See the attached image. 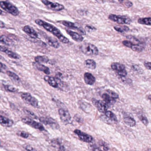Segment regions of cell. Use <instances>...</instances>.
<instances>
[{
  "label": "cell",
  "mask_w": 151,
  "mask_h": 151,
  "mask_svg": "<svg viewBox=\"0 0 151 151\" xmlns=\"http://www.w3.org/2000/svg\"><path fill=\"white\" fill-rule=\"evenodd\" d=\"M124 121L125 123L128 126L132 127L136 126V121L132 117L130 116L127 115H124Z\"/></svg>",
  "instance_id": "7402d4cb"
},
{
  "label": "cell",
  "mask_w": 151,
  "mask_h": 151,
  "mask_svg": "<svg viewBox=\"0 0 151 151\" xmlns=\"http://www.w3.org/2000/svg\"><path fill=\"white\" fill-rule=\"evenodd\" d=\"M6 73L9 76L13 78V80H15L16 81H20V78H19V77L16 74H15V73H14V72L11 71H7Z\"/></svg>",
  "instance_id": "836d02e7"
},
{
  "label": "cell",
  "mask_w": 151,
  "mask_h": 151,
  "mask_svg": "<svg viewBox=\"0 0 151 151\" xmlns=\"http://www.w3.org/2000/svg\"><path fill=\"white\" fill-rule=\"evenodd\" d=\"M85 28H86V30H88V31L96 30V28L95 27H94L93 26L89 25H86V26L85 27Z\"/></svg>",
  "instance_id": "60d3db41"
},
{
  "label": "cell",
  "mask_w": 151,
  "mask_h": 151,
  "mask_svg": "<svg viewBox=\"0 0 151 151\" xmlns=\"http://www.w3.org/2000/svg\"><path fill=\"white\" fill-rule=\"evenodd\" d=\"M84 64L87 68L91 70H95L96 68L97 64L95 61L91 59L86 60L84 62Z\"/></svg>",
  "instance_id": "484cf974"
},
{
  "label": "cell",
  "mask_w": 151,
  "mask_h": 151,
  "mask_svg": "<svg viewBox=\"0 0 151 151\" xmlns=\"http://www.w3.org/2000/svg\"><path fill=\"white\" fill-rule=\"evenodd\" d=\"M109 20L120 25H129L132 22L130 18L125 16L117 15L111 14L108 16Z\"/></svg>",
  "instance_id": "277c9868"
},
{
  "label": "cell",
  "mask_w": 151,
  "mask_h": 151,
  "mask_svg": "<svg viewBox=\"0 0 151 151\" xmlns=\"http://www.w3.org/2000/svg\"><path fill=\"white\" fill-rule=\"evenodd\" d=\"M67 32L68 35L71 36V37L73 40L78 42H82L83 40V37L80 34L77 32H74L70 30H66Z\"/></svg>",
  "instance_id": "e0dca14e"
},
{
  "label": "cell",
  "mask_w": 151,
  "mask_h": 151,
  "mask_svg": "<svg viewBox=\"0 0 151 151\" xmlns=\"http://www.w3.org/2000/svg\"><path fill=\"white\" fill-rule=\"evenodd\" d=\"M51 146L52 147L57 148V150L60 151H65V148L62 143L61 141L59 139H54L51 141Z\"/></svg>",
  "instance_id": "ffe728a7"
},
{
  "label": "cell",
  "mask_w": 151,
  "mask_h": 151,
  "mask_svg": "<svg viewBox=\"0 0 151 151\" xmlns=\"http://www.w3.org/2000/svg\"><path fill=\"white\" fill-rule=\"evenodd\" d=\"M2 72V70H1V69L0 68V72Z\"/></svg>",
  "instance_id": "681fc988"
},
{
  "label": "cell",
  "mask_w": 151,
  "mask_h": 151,
  "mask_svg": "<svg viewBox=\"0 0 151 151\" xmlns=\"http://www.w3.org/2000/svg\"><path fill=\"white\" fill-rule=\"evenodd\" d=\"M35 61L39 63H47L49 62V59L46 56H38L35 57Z\"/></svg>",
  "instance_id": "4316f807"
},
{
  "label": "cell",
  "mask_w": 151,
  "mask_h": 151,
  "mask_svg": "<svg viewBox=\"0 0 151 151\" xmlns=\"http://www.w3.org/2000/svg\"><path fill=\"white\" fill-rule=\"evenodd\" d=\"M47 43L50 46L54 47L55 48H58L60 47V45L59 42L56 39L51 37H48L47 38Z\"/></svg>",
  "instance_id": "d4e9b609"
},
{
  "label": "cell",
  "mask_w": 151,
  "mask_h": 151,
  "mask_svg": "<svg viewBox=\"0 0 151 151\" xmlns=\"http://www.w3.org/2000/svg\"><path fill=\"white\" fill-rule=\"evenodd\" d=\"M84 80L87 85H93L96 81L95 77L89 72H86L84 75Z\"/></svg>",
  "instance_id": "ac0fdd59"
},
{
  "label": "cell",
  "mask_w": 151,
  "mask_h": 151,
  "mask_svg": "<svg viewBox=\"0 0 151 151\" xmlns=\"http://www.w3.org/2000/svg\"><path fill=\"white\" fill-rule=\"evenodd\" d=\"M138 23L141 25L150 26L151 25V17H145L138 19Z\"/></svg>",
  "instance_id": "83f0119b"
},
{
  "label": "cell",
  "mask_w": 151,
  "mask_h": 151,
  "mask_svg": "<svg viewBox=\"0 0 151 151\" xmlns=\"http://www.w3.org/2000/svg\"><path fill=\"white\" fill-rule=\"evenodd\" d=\"M96 1H97V0H96Z\"/></svg>",
  "instance_id": "f907efd6"
},
{
  "label": "cell",
  "mask_w": 151,
  "mask_h": 151,
  "mask_svg": "<svg viewBox=\"0 0 151 151\" xmlns=\"http://www.w3.org/2000/svg\"><path fill=\"white\" fill-rule=\"evenodd\" d=\"M124 5H125V7H126V8H130L132 6V3L131 1H125V3H124Z\"/></svg>",
  "instance_id": "b9f144b4"
},
{
  "label": "cell",
  "mask_w": 151,
  "mask_h": 151,
  "mask_svg": "<svg viewBox=\"0 0 151 151\" xmlns=\"http://www.w3.org/2000/svg\"><path fill=\"white\" fill-rule=\"evenodd\" d=\"M122 44L125 46L131 48L132 51L136 52H141L145 48V45L143 43L141 44H135L130 41L125 40L122 41Z\"/></svg>",
  "instance_id": "8992f818"
},
{
  "label": "cell",
  "mask_w": 151,
  "mask_h": 151,
  "mask_svg": "<svg viewBox=\"0 0 151 151\" xmlns=\"http://www.w3.org/2000/svg\"><path fill=\"white\" fill-rule=\"evenodd\" d=\"M42 2L48 9L54 11H60L64 9V6L58 3H54L48 0H41Z\"/></svg>",
  "instance_id": "30bf717a"
},
{
  "label": "cell",
  "mask_w": 151,
  "mask_h": 151,
  "mask_svg": "<svg viewBox=\"0 0 151 151\" xmlns=\"http://www.w3.org/2000/svg\"><path fill=\"white\" fill-rule=\"evenodd\" d=\"M58 22H60L63 25L69 28H76L78 30V31L82 33V35H86V32L85 30L81 27H78V25H77V24H76V23H73V22H70V21H60Z\"/></svg>",
  "instance_id": "5bb4252c"
},
{
  "label": "cell",
  "mask_w": 151,
  "mask_h": 151,
  "mask_svg": "<svg viewBox=\"0 0 151 151\" xmlns=\"http://www.w3.org/2000/svg\"><path fill=\"white\" fill-rule=\"evenodd\" d=\"M23 31L30 36L32 39H37L38 37V34L37 32L31 27L29 25H26L23 27Z\"/></svg>",
  "instance_id": "9a60e30c"
},
{
  "label": "cell",
  "mask_w": 151,
  "mask_h": 151,
  "mask_svg": "<svg viewBox=\"0 0 151 151\" xmlns=\"http://www.w3.org/2000/svg\"><path fill=\"white\" fill-rule=\"evenodd\" d=\"M0 68L1 69V70H2V69L5 70V69H7V67L5 64H3L2 62H0Z\"/></svg>",
  "instance_id": "f6af8a7d"
},
{
  "label": "cell",
  "mask_w": 151,
  "mask_h": 151,
  "mask_svg": "<svg viewBox=\"0 0 151 151\" xmlns=\"http://www.w3.org/2000/svg\"><path fill=\"white\" fill-rule=\"evenodd\" d=\"M35 23L38 25L42 27L45 28L46 30L51 32L54 36H56V37L59 39L60 41L63 43L64 44L69 43V40L62 34L59 29L54 26L53 25L49 24L47 22H46L45 21L39 19H36L35 20Z\"/></svg>",
  "instance_id": "6da1fadb"
},
{
  "label": "cell",
  "mask_w": 151,
  "mask_h": 151,
  "mask_svg": "<svg viewBox=\"0 0 151 151\" xmlns=\"http://www.w3.org/2000/svg\"><path fill=\"white\" fill-rule=\"evenodd\" d=\"M5 53L8 55V56L10 58H12L13 59H19L20 58V56L16 53L13 52V51H10L9 49L7 50Z\"/></svg>",
  "instance_id": "4dcf8cb0"
},
{
  "label": "cell",
  "mask_w": 151,
  "mask_h": 151,
  "mask_svg": "<svg viewBox=\"0 0 151 151\" xmlns=\"http://www.w3.org/2000/svg\"><path fill=\"white\" fill-rule=\"evenodd\" d=\"M58 112L61 121L63 124L67 125L71 122V116L67 110L61 108L59 109Z\"/></svg>",
  "instance_id": "52a82bcc"
},
{
  "label": "cell",
  "mask_w": 151,
  "mask_h": 151,
  "mask_svg": "<svg viewBox=\"0 0 151 151\" xmlns=\"http://www.w3.org/2000/svg\"><path fill=\"white\" fill-rule=\"evenodd\" d=\"M106 93L108 95H110L114 99H117L119 98V95L116 93L111 90H106Z\"/></svg>",
  "instance_id": "d590c367"
},
{
  "label": "cell",
  "mask_w": 151,
  "mask_h": 151,
  "mask_svg": "<svg viewBox=\"0 0 151 151\" xmlns=\"http://www.w3.org/2000/svg\"><path fill=\"white\" fill-rule=\"evenodd\" d=\"M14 122L11 119L2 115H0V124L3 126L10 127L12 126Z\"/></svg>",
  "instance_id": "d6986e66"
},
{
  "label": "cell",
  "mask_w": 151,
  "mask_h": 151,
  "mask_svg": "<svg viewBox=\"0 0 151 151\" xmlns=\"http://www.w3.org/2000/svg\"><path fill=\"white\" fill-rule=\"evenodd\" d=\"M132 68L133 71L137 72L138 73H141V71L142 70L141 67H139L138 65H133L132 67Z\"/></svg>",
  "instance_id": "74e56055"
},
{
  "label": "cell",
  "mask_w": 151,
  "mask_h": 151,
  "mask_svg": "<svg viewBox=\"0 0 151 151\" xmlns=\"http://www.w3.org/2000/svg\"><path fill=\"white\" fill-rule=\"evenodd\" d=\"M32 65L35 69H37L38 71H40L44 72L47 75H49L50 74V69L47 67L41 64L39 62H33L32 63Z\"/></svg>",
  "instance_id": "2e32d148"
},
{
  "label": "cell",
  "mask_w": 151,
  "mask_h": 151,
  "mask_svg": "<svg viewBox=\"0 0 151 151\" xmlns=\"http://www.w3.org/2000/svg\"><path fill=\"white\" fill-rule=\"evenodd\" d=\"M118 76H120L121 77H126L127 75V72L126 69L125 70H122V71H119L116 72Z\"/></svg>",
  "instance_id": "8d00e7d4"
},
{
  "label": "cell",
  "mask_w": 151,
  "mask_h": 151,
  "mask_svg": "<svg viewBox=\"0 0 151 151\" xmlns=\"http://www.w3.org/2000/svg\"><path fill=\"white\" fill-rule=\"evenodd\" d=\"M20 136L21 137L26 139L29 137V134L26 132L22 131L20 133Z\"/></svg>",
  "instance_id": "f35d334b"
},
{
  "label": "cell",
  "mask_w": 151,
  "mask_h": 151,
  "mask_svg": "<svg viewBox=\"0 0 151 151\" xmlns=\"http://www.w3.org/2000/svg\"><path fill=\"white\" fill-rule=\"evenodd\" d=\"M21 121L23 122V123L25 124H27L28 126H30L32 127L37 129L39 130L43 131L45 130V128L44 126H43L42 124L40 123H39L38 122L36 121L31 118H28V117H25L21 119Z\"/></svg>",
  "instance_id": "ba28073f"
},
{
  "label": "cell",
  "mask_w": 151,
  "mask_h": 151,
  "mask_svg": "<svg viewBox=\"0 0 151 151\" xmlns=\"http://www.w3.org/2000/svg\"><path fill=\"white\" fill-rule=\"evenodd\" d=\"M102 97L104 100V101L108 105H112L115 102V99H114L112 97L106 93H103L102 95Z\"/></svg>",
  "instance_id": "603a6c76"
},
{
  "label": "cell",
  "mask_w": 151,
  "mask_h": 151,
  "mask_svg": "<svg viewBox=\"0 0 151 151\" xmlns=\"http://www.w3.org/2000/svg\"><path fill=\"white\" fill-rule=\"evenodd\" d=\"M21 97L24 102L28 105H31L35 108L39 106V102L36 98L32 96L28 93H23L21 95Z\"/></svg>",
  "instance_id": "5b68a950"
},
{
  "label": "cell",
  "mask_w": 151,
  "mask_h": 151,
  "mask_svg": "<svg viewBox=\"0 0 151 151\" xmlns=\"http://www.w3.org/2000/svg\"><path fill=\"white\" fill-rule=\"evenodd\" d=\"M80 49L83 54L87 56H97L99 52L97 47L91 43L82 44L80 47Z\"/></svg>",
  "instance_id": "7a4b0ae2"
},
{
  "label": "cell",
  "mask_w": 151,
  "mask_h": 151,
  "mask_svg": "<svg viewBox=\"0 0 151 151\" xmlns=\"http://www.w3.org/2000/svg\"><path fill=\"white\" fill-rule=\"evenodd\" d=\"M4 87L5 91L10 92H15L17 91L16 88L11 85H4Z\"/></svg>",
  "instance_id": "e575fe53"
},
{
  "label": "cell",
  "mask_w": 151,
  "mask_h": 151,
  "mask_svg": "<svg viewBox=\"0 0 151 151\" xmlns=\"http://www.w3.org/2000/svg\"><path fill=\"white\" fill-rule=\"evenodd\" d=\"M24 148H25V149H26V150H28V151H30V150H35V149H33V148H32V147L30 146H26Z\"/></svg>",
  "instance_id": "bcb514c9"
},
{
  "label": "cell",
  "mask_w": 151,
  "mask_h": 151,
  "mask_svg": "<svg viewBox=\"0 0 151 151\" xmlns=\"http://www.w3.org/2000/svg\"><path fill=\"white\" fill-rule=\"evenodd\" d=\"M92 103L100 113H104L109 109V105L103 101L93 99Z\"/></svg>",
  "instance_id": "7c38bea8"
},
{
  "label": "cell",
  "mask_w": 151,
  "mask_h": 151,
  "mask_svg": "<svg viewBox=\"0 0 151 151\" xmlns=\"http://www.w3.org/2000/svg\"><path fill=\"white\" fill-rule=\"evenodd\" d=\"M138 118L143 125H145L146 126H147L148 125L149 121L144 114H140L138 115Z\"/></svg>",
  "instance_id": "1f68e13d"
},
{
  "label": "cell",
  "mask_w": 151,
  "mask_h": 151,
  "mask_svg": "<svg viewBox=\"0 0 151 151\" xmlns=\"http://www.w3.org/2000/svg\"><path fill=\"white\" fill-rule=\"evenodd\" d=\"M114 30L118 32H127L129 31V28L126 25L121 26H115L114 27Z\"/></svg>",
  "instance_id": "f546056e"
},
{
  "label": "cell",
  "mask_w": 151,
  "mask_h": 151,
  "mask_svg": "<svg viewBox=\"0 0 151 151\" xmlns=\"http://www.w3.org/2000/svg\"><path fill=\"white\" fill-rule=\"evenodd\" d=\"M44 80L46 82H47L49 85L52 87L55 88H58L59 84L56 78L52 77L46 76L44 77Z\"/></svg>",
  "instance_id": "44dd1931"
},
{
  "label": "cell",
  "mask_w": 151,
  "mask_h": 151,
  "mask_svg": "<svg viewBox=\"0 0 151 151\" xmlns=\"http://www.w3.org/2000/svg\"><path fill=\"white\" fill-rule=\"evenodd\" d=\"M40 121L46 126H48L53 129H58L60 128V126L58 122L51 117H41L39 118Z\"/></svg>",
  "instance_id": "9c48e42d"
},
{
  "label": "cell",
  "mask_w": 151,
  "mask_h": 151,
  "mask_svg": "<svg viewBox=\"0 0 151 151\" xmlns=\"http://www.w3.org/2000/svg\"><path fill=\"white\" fill-rule=\"evenodd\" d=\"M104 116L102 117V119L105 123H116L117 122V118L115 114L111 111H107L104 113Z\"/></svg>",
  "instance_id": "8fae6325"
},
{
  "label": "cell",
  "mask_w": 151,
  "mask_h": 151,
  "mask_svg": "<svg viewBox=\"0 0 151 151\" xmlns=\"http://www.w3.org/2000/svg\"><path fill=\"white\" fill-rule=\"evenodd\" d=\"M111 67L112 70L116 71V72L126 69V67L124 64L119 62H113L111 64Z\"/></svg>",
  "instance_id": "cb8c5ba5"
},
{
  "label": "cell",
  "mask_w": 151,
  "mask_h": 151,
  "mask_svg": "<svg viewBox=\"0 0 151 151\" xmlns=\"http://www.w3.org/2000/svg\"><path fill=\"white\" fill-rule=\"evenodd\" d=\"M5 27V25L2 21H0V28H3Z\"/></svg>",
  "instance_id": "7dc6e473"
},
{
  "label": "cell",
  "mask_w": 151,
  "mask_h": 151,
  "mask_svg": "<svg viewBox=\"0 0 151 151\" xmlns=\"http://www.w3.org/2000/svg\"><path fill=\"white\" fill-rule=\"evenodd\" d=\"M98 145H99V148L101 151V150H104V151L109 150V146H108L107 143H106L105 142L101 141L99 142Z\"/></svg>",
  "instance_id": "d6a6232c"
},
{
  "label": "cell",
  "mask_w": 151,
  "mask_h": 151,
  "mask_svg": "<svg viewBox=\"0 0 151 151\" xmlns=\"http://www.w3.org/2000/svg\"><path fill=\"white\" fill-rule=\"evenodd\" d=\"M8 49V48H7L5 47L0 45V51L5 52Z\"/></svg>",
  "instance_id": "ee69618b"
},
{
  "label": "cell",
  "mask_w": 151,
  "mask_h": 151,
  "mask_svg": "<svg viewBox=\"0 0 151 151\" xmlns=\"http://www.w3.org/2000/svg\"><path fill=\"white\" fill-rule=\"evenodd\" d=\"M74 132L75 134H76L78 136L79 139L82 141L90 143L93 140V138L91 136L86 134L78 129H75Z\"/></svg>",
  "instance_id": "4fadbf2b"
},
{
  "label": "cell",
  "mask_w": 151,
  "mask_h": 151,
  "mask_svg": "<svg viewBox=\"0 0 151 151\" xmlns=\"http://www.w3.org/2000/svg\"><path fill=\"white\" fill-rule=\"evenodd\" d=\"M25 111L26 112V113H28V115H31V116L33 118H37V117H36V116L35 115V114H34L32 112L30 111H27V110H26Z\"/></svg>",
  "instance_id": "7bdbcfd3"
},
{
  "label": "cell",
  "mask_w": 151,
  "mask_h": 151,
  "mask_svg": "<svg viewBox=\"0 0 151 151\" xmlns=\"http://www.w3.org/2000/svg\"><path fill=\"white\" fill-rule=\"evenodd\" d=\"M143 65L148 70H150L151 69V62H150L146 61L143 62Z\"/></svg>",
  "instance_id": "ab89813d"
},
{
  "label": "cell",
  "mask_w": 151,
  "mask_h": 151,
  "mask_svg": "<svg viewBox=\"0 0 151 151\" xmlns=\"http://www.w3.org/2000/svg\"><path fill=\"white\" fill-rule=\"evenodd\" d=\"M0 6L4 10L14 16H17L19 14V10L16 8V7L10 2L1 1Z\"/></svg>",
  "instance_id": "3957f363"
},
{
  "label": "cell",
  "mask_w": 151,
  "mask_h": 151,
  "mask_svg": "<svg viewBox=\"0 0 151 151\" xmlns=\"http://www.w3.org/2000/svg\"><path fill=\"white\" fill-rule=\"evenodd\" d=\"M0 41L7 45H10L12 43L11 39L5 35H2L0 36Z\"/></svg>",
  "instance_id": "f1b7e54d"
},
{
  "label": "cell",
  "mask_w": 151,
  "mask_h": 151,
  "mask_svg": "<svg viewBox=\"0 0 151 151\" xmlns=\"http://www.w3.org/2000/svg\"><path fill=\"white\" fill-rule=\"evenodd\" d=\"M2 11L0 9V15H1L2 14Z\"/></svg>",
  "instance_id": "c3c4849f"
}]
</instances>
